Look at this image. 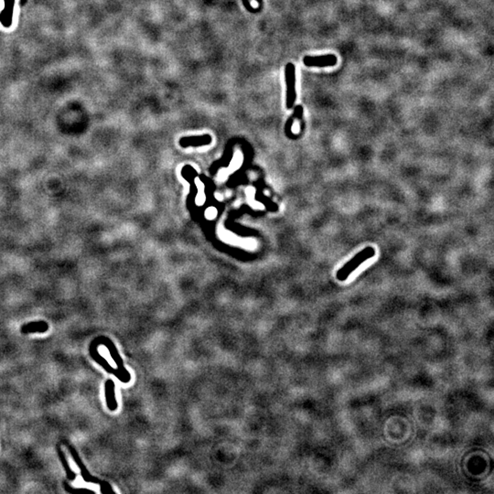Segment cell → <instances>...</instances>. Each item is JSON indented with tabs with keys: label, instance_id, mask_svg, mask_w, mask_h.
Segmentation results:
<instances>
[{
	"label": "cell",
	"instance_id": "obj_1",
	"mask_svg": "<svg viewBox=\"0 0 494 494\" xmlns=\"http://www.w3.org/2000/svg\"><path fill=\"white\" fill-rule=\"evenodd\" d=\"M375 255V249L372 246L366 247L362 251L359 252L357 255H354L349 262H347L341 269L338 270L336 275L337 279L339 281H345L350 276V274L359 268L361 263H364L366 260L374 257Z\"/></svg>",
	"mask_w": 494,
	"mask_h": 494
},
{
	"label": "cell",
	"instance_id": "obj_2",
	"mask_svg": "<svg viewBox=\"0 0 494 494\" xmlns=\"http://www.w3.org/2000/svg\"><path fill=\"white\" fill-rule=\"evenodd\" d=\"M286 83H287V107L288 109L294 107L296 101V68L295 65L288 62L285 70Z\"/></svg>",
	"mask_w": 494,
	"mask_h": 494
},
{
	"label": "cell",
	"instance_id": "obj_3",
	"mask_svg": "<svg viewBox=\"0 0 494 494\" xmlns=\"http://www.w3.org/2000/svg\"><path fill=\"white\" fill-rule=\"evenodd\" d=\"M338 59L334 54H327L321 56H305L303 62L307 67H330L337 64Z\"/></svg>",
	"mask_w": 494,
	"mask_h": 494
},
{
	"label": "cell",
	"instance_id": "obj_4",
	"mask_svg": "<svg viewBox=\"0 0 494 494\" xmlns=\"http://www.w3.org/2000/svg\"><path fill=\"white\" fill-rule=\"evenodd\" d=\"M64 444H65L66 447L69 449V451H70V454H72V456L74 457V461H75L76 464L78 465L79 469L81 470V473H82L83 481L86 482H91V483H97V484L102 483V482H100L97 478L91 476L90 473H89L88 470H87L86 467L82 464V461H81V458L79 457L77 451H76L70 445L68 444V443H64Z\"/></svg>",
	"mask_w": 494,
	"mask_h": 494
},
{
	"label": "cell",
	"instance_id": "obj_5",
	"mask_svg": "<svg viewBox=\"0 0 494 494\" xmlns=\"http://www.w3.org/2000/svg\"><path fill=\"white\" fill-rule=\"evenodd\" d=\"M104 390H105L107 407L111 411H114L117 408V402L115 399V383L112 380L107 381L104 384Z\"/></svg>",
	"mask_w": 494,
	"mask_h": 494
},
{
	"label": "cell",
	"instance_id": "obj_6",
	"mask_svg": "<svg viewBox=\"0 0 494 494\" xmlns=\"http://www.w3.org/2000/svg\"><path fill=\"white\" fill-rule=\"evenodd\" d=\"M48 329H49V325L46 323L45 321H38V322H30L22 326L21 332L23 334L35 333V332L45 333Z\"/></svg>",
	"mask_w": 494,
	"mask_h": 494
},
{
	"label": "cell",
	"instance_id": "obj_7",
	"mask_svg": "<svg viewBox=\"0 0 494 494\" xmlns=\"http://www.w3.org/2000/svg\"><path fill=\"white\" fill-rule=\"evenodd\" d=\"M58 454H59V458L62 462V467L65 470L67 479L70 481H74L76 479V474L74 472V470L70 469V465L68 464V461L66 460L65 454L62 451V449L58 446Z\"/></svg>",
	"mask_w": 494,
	"mask_h": 494
},
{
	"label": "cell",
	"instance_id": "obj_8",
	"mask_svg": "<svg viewBox=\"0 0 494 494\" xmlns=\"http://www.w3.org/2000/svg\"><path fill=\"white\" fill-rule=\"evenodd\" d=\"M242 1H243V6H244V8H246L248 11H250V12H256V10H257V9H255V8H254L253 7H252L249 0H242ZM256 1H257L258 3H260V4L262 3V0H256Z\"/></svg>",
	"mask_w": 494,
	"mask_h": 494
}]
</instances>
